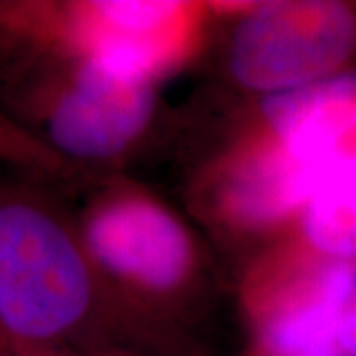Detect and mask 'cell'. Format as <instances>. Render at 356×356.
<instances>
[{
	"mask_svg": "<svg viewBox=\"0 0 356 356\" xmlns=\"http://www.w3.org/2000/svg\"><path fill=\"white\" fill-rule=\"evenodd\" d=\"M0 337L8 346L149 356L165 337L119 303L76 218L44 192L0 186Z\"/></svg>",
	"mask_w": 356,
	"mask_h": 356,
	"instance_id": "6da1fadb",
	"label": "cell"
},
{
	"mask_svg": "<svg viewBox=\"0 0 356 356\" xmlns=\"http://www.w3.org/2000/svg\"><path fill=\"white\" fill-rule=\"evenodd\" d=\"M0 109L70 166H109L151 133L159 86L0 30Z\"/></svg>",
	"mask_w": 356,
	"mask_h": 356,
	"instance_id": "7a4b0ae2",
	"label": "cell"
},
{
	"mask_svg": "<svg viewBox=\"0 0 356 356\" xmlns=\"http://www.w3.org/2000/svg\"><path fill=\"white\" fill-rule=\"evenodd\" d=\"M81 242L119 303L166 337L202 295L208 257L184 218L139 182L111 178L76 216Z\"/></svg>",
	"mask_w": 356,
	"mask_h": 356,
	"instance_id": "3957f363",
	"label": "cell"
},
{
	"mask_svg": "<svg viewBox=\"0 0 356 356\" xmlns=\"http://www.w3.org/2000/svg\"><path fill=\"white\" fill-rule=\"evenodd\" d=\"M214 24L212 2L200 0L0 2V30L159 88L202 56Z\"/></svg>",
	"mask_w": 356,
	"mask_h": 356,
	"instance_id": "277c9868",
	"label": "cell"
},
{
	"mask_svg": "<svg viewBox=\"0 0 356 356\" xmlns=\"http://www.w3.org/2000/svg\"><path fill=\"white\" fill-rule=\"evenodd\" d=\"M229 81L257 99L356 70V0L212 2Z\"/></svg>",
	"mask_w": 356,
	"mask_h": 356,
	"instance_id": "5b68a950",
	"label": "cell"
},
{
	"mask_svg": "<svg viewBox=\"0 0 356 356\" xmlns=\"http://www.w3.org/2000/svg\"><path fill=\"white\" fill-rule=\"evenodd\" d=\"M332 168L285 140L236 123L196 172L192 204L222 236L266 245L291 232Z\"/></svg>",
	"mask_w": 356,
	"mask_h": 356,
	"instance_id": "8992f818",
	"label": "cell"
},
{
	"mask_svg": "<svg viewBox=\"0 0 356 356\" xmlns=\"http://www.w3.org/2000/svg\"><path fill=\"white\" fill-rule=\"evenodd\" d=\"M355 293L356 264L327 259L291 236L261 245L238 285L243 356H303L334 343Z\"/></svg>",
	"mask_w": 356,
	"mask_h": 356,
	"instance_id": "52a82bcc",
	"label": "cell"
},
{
	"mask_svg": "<svg viewBox=\"0 0 356 356\" xmlns=\"http://www.w3.org/2000/svg\"><path fill=\"white\" fill-rule=\"evenodd\" d=\"M285 236L327 259L356 264V153L332 168Z\"/></svg>",
	"mask_w": 356,
	"mask_h": 356,
	"instance_id": "ba28073f",
	"label": "cell"
},
{
	"mask_svg": "<svg viewBox=\"0 0 356 356\" xmlns=\"http://www.w3.org/2000/svg\"><path fill=\"white\" fill-rule=\"evenodd\" d=\"M0 165L13 166L34 177H60L70 168L36 137L0 109Z\"/></svg>",
	"mask_w": 356,
	"mask_h": 356,
	"instance_id": "9c48e42d",
	"label": "cell"
},
{
	"mask_svg": "<svg viewBox=\"0 0 356 356\" xmlns=\"http://www.w3.org/2000/svg\"><path fill=\"white\" fill-rule=\"evenodd\" d=\"M334 344L348 356H356V295L339 318L334 329Z\"/></svg>",
	"mask_w": 356,
	"mask_h": 356,
	"instance_id": "30bf717a",
	"label": "cell"
},
{
	"mask_svg": "<svg viewBox=\"0 0 356 356\" xmlns=\"http://www.w3.org/2000/svg\"><path fill=\"white\" fill-rule=\"evenodd\" d=\"M0 356H139L129 355V353H102V355H93V353H76V350H38V348H16L8 346L2 348Z\"/></svg>",
	"mask_w": 356,
	"mask_h": 356,
	"instance_id": "8fae6325",
	"label": "cell"
},
{
	"mask_svg": "<svg viewBox=\"0 0 356 356\" xmlns=\"http://www.w3.org/2000/svg\"><path fill=\"white\" fill-rule=\"evenodd\" d=\"M303 356H348L346 353H343L339 346L334 343H325V344H318L315 348H311V350H307Z\"/></svg>",
	"mask_w": 356,
	"mask_h": 356,
	"instance_id": "7c38bea8",
	"label": "cell"
},
{
	"mask_svg": "<svg viewBox=\"0 0 356 356\" xmlns=\"http://www.w3.org/2000/svg\"><path fill=\"white\" fill-rule=\"evenodd\" d=\"M2 348H8V344H6L4 341H2V339H0V350H2Z\"/></svg>",
	"mask_w": 356,
	"mask_h": 356,
	"instance_id": "4fadbf2b",
	"label": "cell"
},
{
	"mask_svg": "<svg viewBox=\"0 0 356 356\" xmlns=\"http://www.w3.org/2000/svg\"><path fill=\"white\" fill-rule=\"evenodd\" d=\"M0 339H2V337H0ZM2 341H4V339H2Z\"/></svg>",
	"mask_w": 356,
	"mask_h": 356,
	"instance_id": "5bb4252c",
	"label": "cell"
},
{
	"mask_svg": "<svg viewBox=\"0 0 356 356\" xmlns=\"http://www.w3.org/2000/svg\"><path fill=\"white\" fill-rule=\"evenodd\" d=\"M355 295H356V293H355Z\"/></svg>",
	"mask_w": 356,
	"mask_h": 356,
	"instance_id": "9a60e30c",
	"label": "cell"
}]
</instances>
